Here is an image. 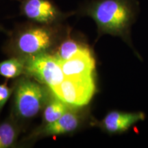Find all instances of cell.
<instances>
[{"label":"cell","mask_w":148,"mask_h":148,"mask_svg":"<svg viewBox=\"0 0 148 148\" xmlns=\"http://www.w3.org/2000/svg\"><path fill=\"white\" fill-rule=\"evenodd\" d=\"M71 106L68 105L57 97L51 91V94L42 110V121L41 125H46L52 123L60 118L69 109Z\"/></svg>","instance_id":"obj_12"},{"label":"cell","mask_w":148,"mask_h":148,"mask_svg":"<svg viewBox=\"0 0 148 148\" xmlns=\"http://www.w3.org/2000/svg\"><path fill=\"white\" fill-rule=\"evenodd\" d=\"M145 119V113L140 111L124 112L113 110L109 111L100 121L95 119L92 126L99 127L109 135L122 134Z\"/></svg>","instance_id":"obj_8"},{"label":"cell","mask_w":148,"mask_h":148,"mask_svg":"<svg viewBox=\"0 0 148 148\" xmlns=\"http://www.w3.org/2000/svg\"><path fill=\"white\" fill-rule=\"evenodd\" d=\"M60 24L43 25L31 21L18 25L10 32L3 47L8 56L27 58L54 50L62 36Z\"/></svg>","instance_id":"obj_2"},{"label":"cell","mask_w":148,"mask_h":148,"mask_svg":"<svg viewBox=\"0 0 148 148\" xmlns=\"http://www.w3.org/2000/svg\"><path fill=\"white\" fill-rule=\"evenodd\" d=\"M23 125L12 114L0 122V148L15 147Z\"/></svg>","instance_id":"obj_10"},{"label":"cell","mask_w":148,"mask_h":148,"mask_svg":"<svg viewBox=\"0 0 148 148\" xmlns=\"http://www.w3.org/2000/svg\"><path fill=\"white\" fill-rule=\"evenodd\" d=\"M86 106L71 107L56 121L40 125L24 138L23 142L30 143L42 138L73 134L87 125L92 126L95 118Z\"/></svg>","instance_id":"obj_4"},{"label":"cell","mask_w":148,"mask_h":148,"mask_svg":"<svg viewBox=\"0 0 148 148\" xmlns=\"http://www.w3.org/2000/svg\"><path fill=\"white\" fill-rule=\"evenodd\" d=\"M90 49L87 44L72 38L69 35V30H67V35L63 41L55 48L53 55L60 61H65Z\"/></svg>","instance_id":"obj_11"},{"label":"cell","mask_w":148,"mask_h":148,"mask_svg":"<svg viewBox=\"0 0 148 148\" xmlns=\"http://www.w3.org/2000/svg\"><path fill=\"white\" fill-rule=\"evenodd\" d=\"M0 32L5 33V34H7L8 35L10 34V31L7 30V29H5V28H4V27H3L2 25H1V24H0Z\"/></svg>","instance_id":"obj_15"},{"label":"cell","mask_w":148,"mask_h":148,"mask_svg":"<svg viewBox=\"0 0 148 148\" xmlns=\"http://www.w3.org/2000/svg\"><path fill=\"white\" fill-rule=\"evenodd\" d=\"M139 12L137 0H91L79 9L82 15L91 17L97 27V38L104 34L119 36L142 60L134 49L131 38V27Z\"/></svg>","instance_id":"obj_1"},{"label":"cell","mask_w":148,"mask_h":148,"mask_svg":"<svg viewBox=\"0 0 148 148\" xmlns=\"http://www.w3.org/2000/svg\"><path fill=\"white\" fill-rule=\"evenodd\" d=\"M13 87H10L8 85L7 81L0 84V114L1 113L3 107L8 101L9 98L12 95Z\"/></svg>","instance_id":"obj_14"},{"label":"cell","mask_w":148,"mask_h":148,"mask_svg":"<svg viewBox=\"0 0 148 148\" xmlns=\"http://www.w3.org/2000/svg\"><path fill=\"white\" fill-rule=\"evenodd\" d=\"M12 87L10 114L22 125L43 110L51 94L50 88L25 75L17 77Z\"/></svg>","instance_id":"obj_3"},{"label":"cell","mask_w":148,"mask_h":148,"mask_svg":"<svg viewBox=\"0 0 148 148\" xmlns=\"http://www.w3.org/2000/svg\"><path fill=\"white\" fill-rule=\"evenodd\" d=\"M25 75L49 88L58 86L64 79L60 61L53 54L43 53L25 58Z\"/></svg>","instance_id":"obj_6"},{"label":"cell","mask_w":148,"mask_h":148,"mask_svg":"<svg viewBox=\"0 0 148 148\" xmlns=\"http://www.w3.org/2000/svg\"><path fill=\"white\" fill-rule=\"evenodd\" d=\"M53 93L73 107L86 106L97 91L95 76L64 77L58 86L51 88Z\"/></svg>","instance_id":"obj_5"},{"label":"cell","mask_w":148,"mask_h":148,"mask_svg":"<svg viewBox=\"0 0 148 148\" xmlns=\"http://www.w3.org/2000/svg\"><path fill=\"white\" fill-rule=\"evenodd\" d=\"M21 12L30 21L43 25L60 24L68 15L61 12L51 0H23Z\"/></svg>","instance_id":"obj_7"},{"label":"cell","mask_w":148,"mask_h":148,"mask_svg":"<svg viewBox=\"0 0 148 148\" xmlns=\"http://www.w3.org/2000/svg\"><path fill=\"white\" fill-rule=\"evenodd\" d=\"M60 65L65 77L95 76L96 61L91 49L69 60L60 61Z\"/></svg>","instance_id":"obj_9"},{"label":"cell","mask_w":148,"mask_h":148,"mask_svg":"<svg viewBox=\"0 0 148 148\" xmlns=\"http://www.w3.org/2000/svg\"><path fill=\"white\" fill-rule=\"evenodd\" d=\"M25 59L12 56L0 62V75L6 79H16L25 74Z\"/></svg>","instance_id":"obj_13"}]
</instances>
